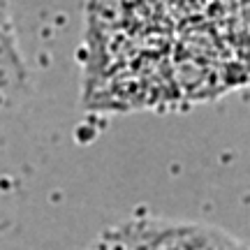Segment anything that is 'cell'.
<instances>
[{
    "label": "cell",
    "instance_id": "6da1fadb",
    "mask_svg": "<svg viewBox=\"0 0 250 250\" xmlns=\"http://www.w3.org/2000/svg\"><path fill=\"white\" fill-rule=\"evenodd\" d=\"M90 250H250V246L208 225L137 218L107 232Z\"/></svg>",
    "mask_w": 250,
    "mask_h": 250
}]
</instances>
